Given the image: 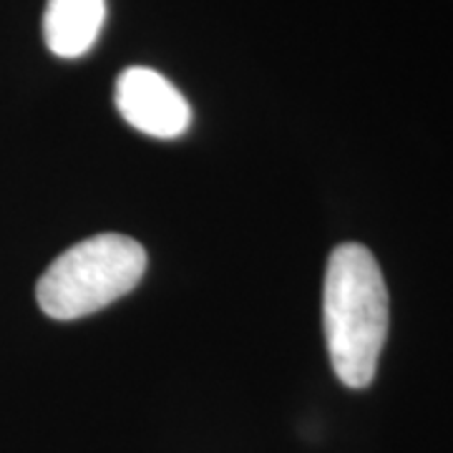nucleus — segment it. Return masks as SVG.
Segmentation results:
<instances>
[{
  "instance_id": "1",
  "label": "nucleus",
  "mask_w": 453,
  "mask_h": 453,
  "mask_svg": "<svg viewBox=\"0 0 453 453\" xmlns=\"http://www.w3.org/2000/svg\"><path fill=\"white\" fill-rule=\"evenodd\" d=\"M323 323L340 383L368 388L388 338V290L368 247L348 242L333 250L325 273Z\"/></svg>"
},
{
  "instance_id": "2",
  "label": "nucleus",
  "mask_w": 453,
  "mask_h": 453,
  "mask_svg": "<svg viewBox=\"0 0 453 453\" xmlns=\"http://www.w3.org/2000/svg\"><path fill=\"white\" fill-rule=\"evenodd\" d=\"M146 273V250L124 234H96L65 250L38 280L35 300L53 320L94 315L131 292Z\"/></svg>"
},
{
  "instance_id": "3",
  "label": "nucleus",
  "mask_w": 453,
  "mask_h": 453,
  "mask_svg": "<svg viewBox=\"0 0 453 453\" xmlns=\"http://www.w3.org/2000/svg\"><path fill=\"white\" fill-rule=\"evenodd\" d=\"M121 119L154 139H177L192 127V106L159 71L131 65L119 73L113 91Z\"/></svg>"
},
{
  "instance_id": "4",
  "label": "nucleus",
  "mask_w": 453,
  "mask_h": 453,
  "mask_svg": "<svg viewBox=\"0 0 453 453\" xmlns=\"http://www.w3.org/2000/svg\"><path fill=\"white\" fill-rule=\"evenodd\" d=\"M106 23V0H49L43 38L53 56L79 58L94 49Z\"/></svg>"
}]
</instances>
